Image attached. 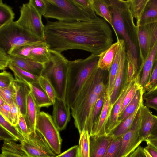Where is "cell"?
I'll return each instance as SVG.
<instances>
[{
    "label": "cell",
    "instance_id": "8",
    "mask_svg": "<svg viewBox=\"0 0 157 157\" xmlns=\"http://www.w3.org/2000/svg\"><path fill=\"white\" fill-rule=\"evenodd\" d=\"M36 131L42 136L56 154L61 153L62 139L60 131L50 115L43 111L38 113Z\"/></svg>",
    "mask_w": 157,
    "mask_h": 157
},
{
    "label": "cell",
    "instance_id": "12",
    "mask_svg": "<svg viewBox=\"0 0 157 157\" xmlns=\"http://www.w3.org/2000/svg\"><path fill=\"white\" fill-rule=\"evenodd\" d=\"M136 33L138 41L141 60L140 72L151 49L157 42V22L140 26Z\"/></svg>",
    "mask_w": 157,
    "mask_h": 157
},
{
    "label": "cell",
    "instance_id": "59",
    "mask_svg": "<svg viewBox=\"0 0 157 157\" xmlns=\"http://www.w3.org/2000/svg\"><path fill=\"white\" fill-rule=\"evenodd\" d=\"M76 157H81V155H80V153L79 152V149H78V153H77V155Z\"/></svg>",
    "mask_w": 157,
    "mask_h": 157
},
{
    "label": "cell",
    "instance_id": "20",
    "mask_svg": "<svg viewBox=\"0 0 157 157\" xmlns=\"http://www.w3.org/2000/svg\"><path fill=\"white\" fill-rule=\"evenodd\" d=\"M148 0H125L135 33L140 26V21Z\"/></svg>",
    "mask_w": 157,
    "mask_h": 157
},
{
    "label": "cell",
    "instance_id": "39",
    "mask_svg": "<svg viewBox=\"0 0 157 157\" xmlns=\"http://www.w3.org/2000/svg\"><path fill=\"white\" fill-rule=\"evenodd\" d=\"M157 89V60L156 59L148 81L143 89L144 94Z\"/></svg>",
    "mask_w": 157,
    "mask_h": 157
},
{
    "label": "cell",
    "instance_id": "29",
    "mask_svg": "<svg viewBox=\"0 0 157 157\" xmlns=\"http://www.w3.org/2000/svg\"><path fill=\"white\" fill-rule=\"evenodd\" d=\"M157 22V0H149L145 7L140 26Z\"/></svg>",
    "mask_w": 157,
    "mask_h": 157
},
{
    "label": "cell",
    "instance_id": "45",
    "mask_svg": "<svg viewBox=\"0 0 157 157\" xmlns=\"http://www.w3.org/2000/svg\"><path fill=\"white\" fill-rule=\"evenodd\" d=\"M106 91L103 92L98 98L95 104L93 114L94 124L99 116L102 108L105 101Z\"/></svg>",
    "mask_w": 157,
    "mask_h": 157
},
{
    "label": "cell",
    "instance_id": "46",
    "mask_svg": "<svg viewBox=\"0 0 157 157\" xmlns=\"http://www.w3.org/2000/svg\"><path fill=\"white\" fill-rule=\"evenodd\" d=\"M14 79L11 73L5 70L3 71L0 73V88L8 87Z\"/></svg>",
    "mask_w": 157,
    "mask_h": 157
},
{
    "label": "cell",
    "instance_id": "57",
    "mask_svg": "<svg viewBox=\"0 0 157 157\" xmlns=\"http://www.w3.org/2000/svg\"><path fill=\"white\" fill-rule=\"evenodd\" d=\"M6 102L0 96V106H2L5 104Z\"/></svg>",
    "mask_w": 157,
    "mask_h": 157
},
{
    "label": "cell",
    "instance_id": "40",
    "mask_svg": "<svg viewBox=\"0 0 157 157\" xmlns=\"http://www.w3.org/2000/svg\"><path fill=\"white\" fill-rule=\"evenodd\" d=\"M144 106L152 108L157 111V89L144 93L143 96Z\"/></svg>",
    "mask_w": 157,
    "mask_h": 157
},
{
    "label": "cell",
    "instance_id": "16",
    "mask_svg": "<svg viewBox=\"0 0 157 157\" xmlns=\"http://www.w3.org/2000/svg\"><path fill=\"white\" fill-rule=\"evenodd\" d=\"M52 117L59 131L65 129L71 119L70 108L64 100L56 98L53 104Z\"/></svg>",
    "mask_w": 157,
    "mask_h": 157
},
{
    "label": "cell",
    "instance_id": "47",
    "mask_svg": "<svg viewBox=\"0 0 157 157\" xmlns=\"http://www.w3.org/2000/svg\"><path fill=\"white\" fill-rule=\"evenodd\" d=\"M16 127L24 139L28 138L29 134L24 116L21 115L18 123Z\"/></svg>",
    "mask_w": 157,
    "mask_h": 157
},
{
    "label": "cell",
    "instance_id": "14",
    "mask_svg": "<svg viewBox=\"0 0 157 157\" xmlns=\"http://www.w3.org/2000/svg\"><path fill=\"white\" fill-rule=\"evenodd\" d=\"M127 81L126 49L124 40L121 39L120 64L113 90L110 95L112 104L114 105L125 87Z\"/></svg>",
    "mask_w": 157,
    "mask_h": 157
},
{
    "label": "cell",
    "instance_id": "18",
    "mask_svg": "<svg viewBox=\"0 0 157 157\" xmlns=\"http://www.w3.org/2000/svg\"><path fill=\"white\" fill-rule=\"evenodd\" d=\"M135 78L129 82L122 91L118 100L112 109L106 129V134L109 135L120 124L119 117L124 98L134 83Z\"/></svg>",
    "mask_w": 157,
    "mask_h": 157
},
{
    "label": "cell",
    "instance_id": "2",
    "mask_svg": "<svg viewBox=\"0 0 157 157\" xmlns=\"http://www.w3.org/2000/svg\"><path fill=\"white\" fill-rule=\"evenodd\" d=\"M109 71L97 67L86 82L71 107L74 124L79 134L83 130L91 135L93 114L98 98L106 90Z\"/></svg>",
    "mask_w": 157,
    "mask_h": 157
},
{
    "label": "cell",
    "instance_id": "25",
    "mask_svg": "<svg viewBox=\"0 0 157 157\" xmlns=\"http://www.w3.org/2000/svg\"><path fill=\"white\" fill-rule=\"evenodd\" d=\"M40 109L36 105L30 93L27 99L26 114L24 117L29 134L35 132L36 131V124L37 116L38 113L40 112Z\"/></svg>",
    "mask_w": 157,
    "mask_h": 157
},
{
    "label": "cell",
    "instance_id": "24",
    "mask_svg": "<svg viewBox=\"0 0 157 157\" xmlns=\"http://www.w3.org/2000/svg\"><path fill=\"white\" fill-rule=\"evenodd\" d=\"M10 63L28 71L39 77L43 68L44 63L34 62L31 60L10 55Z\"/></svg>",
    "mask_w": 157,
    "mask_h": 157
},
{
    "label": "cell",
    "instance_id": "36",
    "mask_svg": "<svg viewBox=\"0 0 157 157\" xmlns=\"http://www.w3.org/2000/svg\"><path fill=\"white\" fill-rule=\"evenodd\" d=\"M78 149L81 157H90V137L88 132L83 130L79 134Z\"/></svg>",
    "mask_w": 157,
    "mask_h": 157
},
{
    "label": "cell",
    "instance_id": "35",
    "mask_svg": "<svg viewBox=\"0 0 157 157\" xmlns=\"http://www.w3.org/2000/svg\"><path fill=\"white\" fill-rule=\"evenodd\" d=\"M72 1L77 7L90 19H92L97 17L90 0H72Z\"/></svg>",
    "mask_w": 157,
    "mask_h": 157
},
{
    "label": "cell",
    "instance_id": "58",
    "mask_svg": "<svg viewBox=\"0 0 157 157\" xmlns=\"http://www.w3.org/2000/svg\"><path fill=\"white\" fill-rule=\"evenodd\" d=\"M144 151L145 153L146 157H151L147 151L144 148Z\"/></svg>",
    "mask_w": 157,
    "mask_h": 157
},
{
    "label": "cell",
    "instance_id": "52",
    "mask_svg": "<svg viewBox=\"0 0 157 157\" xmlns=\"http://www.w3.org/2000/svg\"><path fill=\"white\" fill-rule=\"evenodd\" d=\"M11 109L10 105L6 103L3 105L0 106V114L8 121Z\"/></svg>",
    "mask_w": 157,
    "mask_h": 157
},
{
    "label": "cell",
    "instance_id": "4",
    "mask_svg": "<svg viewBox=\"0 0 157 157\" xmlns=\"http://www.w3.org/2000/svg\"><path fill=\"white\" fill-rule=\"evenodd\" d=\"M108 2L117 39L121 36L125 42L126 50L131 53L135 59H138L136 46L132 38L131 31L133 28L125 0H108Z\"/></svg>",
    "mask_w": 157,
    "mask_h": 157
},
{
    "label": "cell",
    "instance_id": "26",
    "mask_svg": "<svg viewBox=\"0 0 157 157\" xmlns=\"http://www.w3.org/2000/svg\"><path fill=\"white\" fill-rule=\"evenodd\" d=\"M29 84L31 89L30 93L39 108L48 107L53 105V103L43 89L39 82Z\"/></svg>",
    "mask_w": 157,
    "mask_h": 157
},
{
    "label": "cell",
    "instance_id": "55",
    "mask_svg": "<svg viewBox=\"0 0 157 157\" xmlns=\"http://www.w3.org/2000/svg\"><path fill=\"white\" fill-rule=\"evenodd\" d=\"M154 116L155 120L154 124L150 136L147 139L157 138V116L155 115Z\"/></svg>",
    "mask_w": 157,
    "mask_h": 157
},
{
    "label": "cell",
    "instance_id": "54",
    "mask_svg": "<svg viewBox=\"0 0 157 157\" xmlns=\"http://www.w3.org/2000/svg\"><path fill=\"white\" fill-rule=\"evenodd\" d=\"M144 148L147 151L151 157H157V148L150 144H147Z\"/></svg>",
    "mask_w": 157,
    "mask_h": 157
},
{
    "label": "cell",
    "instance_id": "60",
    "mask_svg": "<svg viewBox=\"0 0 157 157\" xmlns=\"http://www.w3.org/2000/svg\"><path fill=\"white\" fill-rule=\"evenodd\" d=\"M157 60V57H156V59Z\"/></svg>",
    "mask_w": 157,
    "mask_h": 157
},
{
    "label": "cell",
    "instance_id": "51",
    "mask_svg": "<svg viewBox=\"0 0 157 157\" xmlns=\"http://www.w3.org/2000/svg\"><path fill=\"white\" fill-rule=\"evenodd\" d=\"M0 139L4 141H18L14 136L0 126Z\"/></svg>",
    "mask_w": 157,
    "mask_h": 157
},
{
    "label": "cell",
    "instance_id": "1",
    "mask_svg": "<svg viewBox=\"0 0 157 157\" xmlns=\"http://www.w3.org/2000/svg\"><path fill=\"white\" fill-rule=\"evenodd\" d=\"M44 37L50 50L60 53L79 49L99 55L113 42L109 24L97 16L86 21L47 20L44 25Z\"/></svg>",
    "mask_w": 157,
    "mask_h": 157
},
{
    "label": "cell",
    "instance_id": "23",
    "mask_svg": "<svg viewBox=\"0 0 157 157\" xmlns=\"http://www.w3.org/2000/svg\"><path fill=\"white\" fill-rule=\"evenodd\" d=\"M120 46V39H119L117 40L116 42L113 44L108 48L100 54L98 55V67L109 71Z\"/></svg>",
    "mask_w": 157,
    "mask_h": 157
},
{
    "label": "cell",
    "instance_id": "6",
    "mask_svg": "<svg viewBox=\"0 0 157 157\" xmlns=\"http://www.w3.org/2000/svg\"><path fill=\"white\" fill-rule=\"evenodd\" d=\"M41 41L45 40L26 30L16 21L0 28V48L8 54L15 47Z\"/></svg>",
    "mask_w": 157,
    "mask_h": 157
},
{
    "label": "cell",
    "instance_id": "15",
    "mask_svg": "<svg viewBox=\"0 0 157 157\" xmlns=\"http://www.w3.org/2000/svg\"><path fill=\"white\" fill-rule=\"evenodd\" d=\"M114 106L111 102L110 94L107 88L102 108L94 124L91 135L106 134L107 124Z\"/></svg>",
    "mask_w": 157,
    "mask_h": 157
},
{
    "label": "cell",
    "instance_id": "19",
    "mask_svg": "<svg viewBox=\"0 0 157 157\" xmlns=\"http://www.w3.org/2000/svg\"><path fill=\"white\" fill-rule=\"evenodd\" d=\"M155 122L154 115L149 108L144 105L140 107V124L139 130V138L142 142L145 141L150 136Z\"/></svg>",
    "mask_w": 157,
    "mask_h": 157
},
{
    "label": "cell",
    "instance_id": "32",
    "mask_svg": "<svg viewBox=\"0 0 157 157\" xmlns=\"http://www.w3.org/2000/svg\"><path fill=\"white\" fill-rule=\"evenodd\" d=\"M8 67L13 73L15 78L31 84L39 82V77L17 66L10 63Z\"/></svg>",
    "mask_w": 157,
    "mask_h": 157
},
{
    "label": "cell",
    "instance_id": "5",
    "mask_svg": "<svg viewBox=\"0 0 157 157\" xmlns=\"http://www.w3.org/2000/svg\"><path fill=\"white\" fill-rule=\"evenodd\" d=\"M68 61L61 53L50 50L49 59L43 64L41 76L52 85L56 97L64 101Z\"/></svg>",
    "mask_w": 157,
    "mask_h": 157
},
{
    "label": "cell",
    "instance_id": "48",
    "mask_svg": "<svg viewBox=\"0 0 157 157\" xmlns=\"http://www.w3.org/2000/svg\"><path fill=\"white\" fill-rule=\"evenodd\" d=\"M28 3L36 10L41 16H43L46 8L44 0H29Z\"/></svg>",
    "mask_w": 157,
    "mask_h": 157
},
{
    "label": "cell",
    "instance_id": "41",
    "mask_svg": "<svg viewBox=\"0 0 157 157\" xmlns=\"http://www.w3.org/2000/svg\"><path fill=\"white\" fill-rule=\"evenodd\" d=\"M0 126L10 133L18 140L20 141L24 138L17 130L16 127L12 125L6 120L0 114Z\"/></svg>",
    "mask_w": 157,
    "mask_h": 157
},
{
    "label": "cell",
    "instance_id": "43",
    "mask_svg": "<svg viewBox=\"0 0 157 157\" xmlns=\"http://www.w3.org/2000/svg\"><path fill=\"white\" fill-rule=\"evenodd\" d=\"M39 81L41 86L53 103L56 96L52 86L47 79L42 76L39 77Z\"/></svg>",
    "mask_w": 157,
    "mask_h": 157
},
{
    "label": "cell",
    "instance_id": "31",
    "mask_svg": "<svg viewBox=\"0 0 157 157\" xmlns=\"http://www.w3.org/2000/svg\"><path fill=\"white\" fill-rule=\"evenodd\" d=\"M141 104L135 112L122 121L118 127L109 135L114 137L123 136L132 127Z\"/></svg>",
    "mask_w": 157,
    "mask_h": 157
},
{
    "label": "cell",
    "instance_id": "7",
    "mask_svg": "<svg viewBox=\"0 0 157 157\" xmlns=\"http://www.w3.org/2000/svg\"><path fill=\"white\" fill-rule=\"evenodd\" d=\"M46 5L43 16L62 21H86L90 19L75 5L72 0H44Z\"/></svg>",
    "mask_w": 157,
    "mask_h": 157
},
{
    "label": "cell",
    "instance_id": "38",
    "mask_svg": "<svg viewBox=\"0 0 157 157\" xmlns=\"http://www.w3.org/2000/svg\"><path fill=\"white\" fill-rule=\"evenodd\" d=\"M16 92L13 82L8 87L0 88V96L6 103L10 105L13 101L15 102Z\"/></svg>",
    "mask_w": 157,
    "mask_h": 157
},
{
    "label": "cell",
    "instance_id": "13",
    "mask_svg": "<svg viewBox=\"0 0 157 157\" xmlns=\"http://www.w3.org/2000/svg\"><path fill=\"white\" fill-rule=\"evenodd\" d=\"M140 107L132 127L122 137L121 147L118 157H128L142 142L140 139L139 134Z\"/></svg>",
    "mask_w": 157,
    "mask_h": 157
},
{
    "label": "cell",
    "instance_id": "17",
    "mask_svg": "<svg viewBox=\"0 0 157 157\" xmlns=\"http://www.w3.org/2000/svg\"><path fill=\"white\" fill-rule=\"evenodd\" d=\"M112 136L105 134L90 137V157H104Z\"/></svg>",
    "mask_w": 157,
    "mask_h": 157
},
{
    "label": "cell",
    "instance_id": "50",
    "mask_svg": "<svg viewBox=\"0 0 157 157\" xmlns=\"http://www.w3.org/2000/svg\"><path fill=\"white\" fill-rule=\"evenodd\" d=\"M78 145L74 146L55 157H76Z\"/></svg>",
    "mask_w": 157,
    "mask_h": 157
},
{
    "label": "cell",
    "instance_id": "44",
    "mask_svg": "<svg viewBox=\"0 0 157 157\" xmlns=\"http://www.w3.org/2000/svg\"><path fill=\"white\" fill-rule=\"evenodd\" d=\"M10 105L11 109L8 121L12 125L16 126L18 123L21 114L18 106L15 101L13 102Z\"/></svg>",
    "mask_w": 157,
    "mask_h": 157
},
{
    "label": "cell",
    "instance_id": "37",
    "mask_svg": "<svg viewBox=\"0 0 157 157\" xmlns=\"http://www.w3.org/2000/svg\"><path fill=\"white\" fill-rule=\"evenodd\" d=\"M122 137L112 136L104 157H118L121 147Z\"/></svg>",
    "mask_w": 157,
    "mask_h": 157
},
{
    "label": "cell",
    "instance_id": "9",
    "mask_svg": "<svg viewBox=\"0 0 157 157\" xmlns=\"http://www.w3.org/2000/svg\"><path fill=\"white\" fill-rule=\"evenodd\" d=\"M41 17L42 16L29 3H24L20 7V16L16 22L26 30L44 40V25Z\"/></svg>",
    "mask_w": 157,
    "mask_h": 157
},
{
    "label": "cell",
    "instance_id": "27",
    "mask_svg": "<svg viewBox=\"0 0 157 157\" xmlns=\"http://www.w3.org/2000/svg\"><path fill=\"white\" fill-rule=\"evenodd\" d=\"M93 10L96 15L105 20L114 30L111 14L108 0H90Z\"/></svg>",
    "mask_w": 157,
    "mask_h": 157
},
{
    "label": "cell",
    "instance_id": "53",
    "mask_svg": "<svg viewBox=\"0 0 157 157\" xmlns=\"http://www.w3.org/2000/svg\"><path fill=\"white\" fill-rule=\"evenodd\" d=\"M128 157H146L144 148L139 146Z\"/></svg>",
    "mask_w": 157,
    "mask_h": 157
},
{
    "label": "cell",
    "instance_id": "34",
    "mask_svg": "<svg viewBox=\"0 0 157 157\" xmlns=\"http://www.w3.org/2000/svg\"><path fill=\"white\" fill-rule=\"evenodd\" d=\"M15 14L12 8L0 0V28L13 21Z\"/></svg>",
    "mask_w": 157,
    "mask_h": 157
},
{
    "label": "cell",
    "instance_id": "10",
    "mask_svg": "<svg viewBox=\"0 0 157 157\" xmlns=\"http://www.w3.org/2000/svg\"><path fill=\"white\" fill-rule=\"evenodd\" d=\"M49 53V46L45 41H41L15 47L8 54L44 63L48 60Z\"/></svg>",
    "mask_w": 157,
    "mask_h": 157
},
{
    "label": "cell",
    "instance_id": "49",
    "mask_svg": "<svg viewBox=\"0 0 157 157\" xmlns=\"http://www.w3.org/2000/svg\"><path fill=\"white\" fill-rule=\"evenodd\" d=\"M10 55L2 48H0V69L5 70L10 63Z\"/></svg>",
    "mask_w": 157,
    "mask_h": 157
},
{
    "label": "cell",
    "instance_id": "30",
    "mask_svg": "<svg viewBox=\"0 0 157 157\" xmlns=\"http://www.w3.org/2000/svg\"><path fill=\"white\" fill-rule=\"evenodd\" d=\"M143 94L142 89L140 87L137 90L133 99L119 116L118 120L119 121L121 122L123 121L139 108L144 101L143 98Z\"/></svg>",
    "mask_w": 157,
    "mask_h": 157
},
{
    "label": "cell",
    "instance_id": "3",
    "mask_svg": "<svg viewBox=\"0 0 157 157\" xmlns=\"http://www.w3.org/2000/svg\"><path fill=\"white\" fill-rule=\"evenodd\" d=\"M98 55L69 61L65 101L71 108L82 87L98 67Z\"/></svg>",
    "mask_w": 157,
    "mask_h": 157
},
{
    "label": "cell",
    "instance_id": "42",
    "mask_svg": "<svg viewBox=\"0 0 157 157\" xmlns=\"http://www.w3.org/2000/svg\"><path fill=\"white\" fill-rule=\"evenodd\" d=\"M140 87L137 83L135 78L134 83L127 93L124 98L119 116L122 113L128 104L133 99L137 90Z\"/></svg>",
    "mask_w": 157,
    "mask_h": 157
},
{
    "label": "cell",
    "instance_id": "22",
    "mask_svg": "<svg viewBox=\"0 0 157 157\" xmlns=\"http://www.w3.org/2000/svg\"><path fill=\"white\" fill-rule=\"evenodd\" d=\"M157 56V42L151 49L149 54L144 62L141 71L136 78L137 82L142 89L146 86Z\"/></svg>",
    "mask_w": 157,
    "mask_h": 157
},
{
    "label": "cell",
    "instance_id": "56",
    "mask_svg": "<svg viewBox=\"0 0 157 157\" xmlns=\"http://www.w3.org/2000/svg\"><path fill=\"white\" fill-rule=\"evenodd\" d=\"M145 141L147 144H150L157 148V138L147 139Z\"/></svg>",
    "mask_w": 157,
    "mask_h": 157
},
{
    "label": "cell",
    "instance_id": "28",
    "mask_svg": "<svg viewBox=\"0 0 157 157\" xmlns=\"http://www.w3.org/2000/svg\"><path fill=\"white\" fill-rule=\"evenodd\" d=\"M0 157H29L22 150L21 145L15 141H4Z\"/></svg>",
    "mask_w": 157,
    "mask_h": 157
},
{
    "label": "cell",
    "instance_id": "33",
    "mask_svg": "<svg viewBox=\"0 0 157 157\" xmlns=\"http://www.w3.org/2000/svg\"><path fill=\"white\" fill-rule=\"evenodd\" d=\"M121 49V39H120V47L109 71L107 90L110 95L113 89L115 81L118 70L120 61Z\"/></svg>",
    "mask_w": 157,
    "mask_h": 157
},
{
    "label": "cell",
    "instance_id": "11",
    "mask_svg": "<svg viewBox=\"0 0 157 157\" xmlns=\"http://www.w3.org/2000/svg\"><path fill=\"white\" fill-rule=\"evenodd\" d=\"M21 147L29 157H55L57 155L37 132L29 134L20 141Z\"/></svg>",
    "mask_w": 157,
    "mask_h": 157
},
{
    "label": "cell",
    "instance_id": "21",
    "mask_svg": "<svg viewBox=\"0 0 157 157\" xmlns=\"http://www.w3.org/2000/svg\"><path fill=\"white\" fill-rule=\"evenodd\" d=\"M13 82L16 92L15 102L21 115L25 117L27 98L31 91L30 86L27 82L16 78Z\"/></svg>",
    "mask_w": 157,
    "mask_h": 157
}]
</instances>
